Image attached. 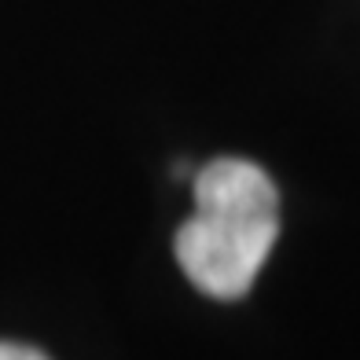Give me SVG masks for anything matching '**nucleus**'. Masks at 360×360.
<instances>
[{"label": "nucleus", "instance_id": "f257e3e1", "mask_svg": "<svg viewBox=\"0 0 360 360\" xmlns=\"http://www.w3.org/2000/svg\"><path fill=\"white\" fill-rule=\"evenodd\" d=\"M280 191L247 158H217L195 176V214L176 228L184 276L210 298H243L280 236Z\"/></svg>", "mask_w": 360, "mask_h": 360}, {"label": "nucleus", "instance_id": "f03ea898", "mask_svg": "<svg viewBox=\"0 0 360 360\" xmlns=\"http://www.w3.org/2000/svg\"><path fill=\"white\" fill-rule=\"evenodd\" d=\"M0 360H48L41 349L30 346H15V342H0Z\"/></svg>", "mask_w": 360, "mask_h": 360}]
</instances>
